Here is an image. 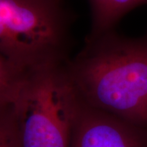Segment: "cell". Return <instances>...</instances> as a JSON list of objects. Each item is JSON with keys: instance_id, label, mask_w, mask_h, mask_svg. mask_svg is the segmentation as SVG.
Masks as SVG:
<instances>
[{"instance_id": "6", "label": "cell", "mask_w": 147, "mask_h": 147, "mask_svg": "<svg viewBox=\"0 0 147 147\" xmlns=\"http://www.w3.org/2000/svg\"><path fill=\"white\" fill-rule=\"evenodd\" d=\"M28 74L0 55V106L13 103Z\"/></svg>"}, {"instance_id": "4", "label": "cell", "mask_w": 147, "mask_h": 147, "mask_svg": "<svg viewBox=\"0 0 147 147\" xmlns=\"http://www.w3.org/2000/svg\"><path fill=\"white\" fill-rule=\"evenodd\" d=\"M70 147H147V127L81 103Z\"/></svg>"}, {"instance_id": "5", "label": "cell", "mask_w": 147, "mask_h": 147, "mask_svg": "<svg viewBox=\"0 0 147 147\" xmlns=\"http://www.w3.org/2000/svg\"><path fill=\"white\" fill-rule=\"evenodd\" d=\"M92 15L89 36H97L115 30L116 24L127 12L147 0H88Z\"/></svg>"}, {"instance_id": "2", "label": "cell", "mask_w": 147, "mask_h": 147, "mask_svg": "<svg viewBox=\"0 0 147 147\" xmlns=\"http://www.w3.org/2000/svg\"><path fill=\"white\" fill-rule=\"evenodd\" d=\"M70 44L61 0H0V55L23 73L65 64Z\"/></svg>"}, {"instance_id": "7", "label": "cell", "mask_w": 147, "mask_h": 147, "mask_svg": "<svg viewBox=\"0 0 147 147\" xmlns=\"http://www.w3.org/2000/svg\"><path fill=\"white\" fill-rule=\"evenodd\" d=\"M0 147H18L11 105L0 106Z\"/></svg>"}, {"instance_id": "1", "label": "cell", "mask_w": 147, "mask_h": 147, "mask_svg": "<svg viewBox=\"0 0 147 147\" xmlns=\"http://www.w3.org/2000/svg\"><path fill=\"white\" fill-rule=\"evenodd\" d=\"M64 68L83 105L147 127V39L88 35Z\"/></svg>"}, {"instance_id": "3", "label": "cell", "mask_w": 147, "mask_h": 147, "mask_svg": "<svg viewBox=\"0 0 147 147\" xmlns=\"http://www.w3.org/2000/svg\"><path fill=\"white\" fill-rule=\"evenodd\" d=\"M64 65L26 76L11 104L18 147H70L81 102Z\"/></svg>"}]
</instances>
